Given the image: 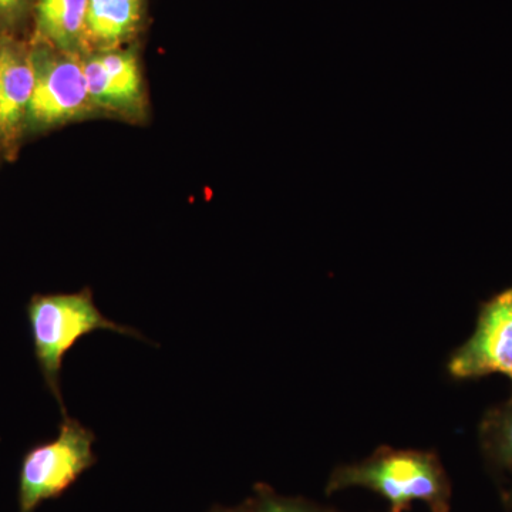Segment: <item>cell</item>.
<instances>
[{
  "mask_svg": "<svg viewBox=\"0 0 512 512\" xmlns=\"http://www.w3.org/2000/svg\"><path fill=\"white\" fill-rule=\"evenodd\" d=\"M101 66L104 67L117 89L130 101L138 116L144 113L146 94H144L143 76L140 64L133 50L113 49L106 52H96Z\"/></svg>",
  "mask_w": 512,
  "mask_h": 512,
  "instance_id": "obj_9",
  "label": "cell"
},
{
  "mask_svg": "<svg viewBox=\"0 0 512 512\" xmlns=\"http://www.w3.org/2000/svg\"><path fill=\"white\" fill-rule=\"evenodd\" d=\"M87 0H36L35 40L64 53L83 56Z\"/></svg>",
  "mask_w": 512,
  "mask_h": 512,
  "instance_id": "obj_8",
  "label": "cell"
},
{
  "mask_svg": "<svg viewBox=\"0 0 512 512\" xmlns=\"http://www.w3.org/2000/svg\"><path fill=\"white\" fill-rule=\"evenodd\" d=\"M96 434L69 414L55 440L30 448L20 466L18 512H36L49 500L62 497L96 464Z\"/></svg>",
  "mask_w": 512,
  "mask_h": 512,
  "instance_id": "obj_3",
  "label": "cell"
},
{
  "mask_svg": "<svg viewBox=\"0 0 512 512\" xmlns=\"http://www.w3.org/2000/svg\"><path fill=\"white\" fill-rule=\"evenodd\" d=\"M144 0H87L83 53L120 49L143 22Z\"/></svg>",
  "mask_w": 512,
  "mask_h": 512,
  "instance_id": "obj_7",
  "label": "cell"
},
{
  "mask_svg": "<svg viewBox=\"0 0 512 512\" xmlns=\"http://www.w3.org/2000/svg\"><path fill=\"white\" fill-rule=\"evenodd\" d=\"M30 8V0H0V36H10Z\"/></svg>",
  "mask_w": 512,
  "mask_h": 512,
  "instance_id": "obj_12",
  "label": "cell"
},
{
  "mask_svg": "<svg viewBox=\"0 0 512 512\" xmlns=\"http://www.w3.org/2000/svg\"><path fill=\"white\" fill-rule=\"evenodd\" d=\"M456 379L500 373L512 382V288L485 303L471 338L448 362Z\"/></svg>",
  "mask_w": 512,
  "mask_h": 512,
  "instance_id": "obj_5",
  "label": "cell"
},
{
  "mask_svg": "<svg viewBox=\"0 0 512 512\" xmlns=\"http://www.w3.org/2000/svg\"><path fill=\"white\" fill-rule=\"evenodd\" d=\"M487 457L503 468H512V397L503 406L490 410L480 429Z\"/></svg>",
  "mask_w": 512,
  "mask_h": 512,
  "instance_id": "obj_10",
  "label": "cell"
},
{
  "mask_svg": "<svg viewBox=\"0 0 512 512\" xmlns=\"http://www.w3.org/2000/svg\"><path fill=\"white\" fill-rule=\"evenodd\" d=\"M245 512H340L335 508L301 497H285L265 484L255 487V495L245 501Z\"/></svg>",
  "mask_w": 512,
  "mask_h": 512,
  "instance_id": "obj_11",
  "label": "cell"
},
{
  "mask_svg": "<svg viewBox=\"0 0 512 512\" xmlns=\"http://www.w3.org/2000/svg\"><path fill=\"white\" fill-rule=\"evenodd\" d=\"M35 84L30 99L26 136L45 133L93 113L82 56L32 43Z\"/></svg>",
  "mask_w": 512,
  "mask_h": 512,
  "instance_id": "obj_4",
  "label": "cell"
},
{
  "mask_svg": "<svg viewBox=\"0 0 512 512\" xmlns=\"http://www.w3.org/2000/svg\"><path fill=\"white\" fill-rule=\"evenodd\" d=\"M356 487L382 495L390 512L412 510L419 501L431 512H450V478L433 451L380 447L359 463L335 468L326 484V494Z\"/></svg>",
  "mask_w": 512,
  "mask_h": 512,
  "instance_id": "obj_1",
  "label": "cell"
},
{
  "mask_svg": "<svg viewBox=\"0 0 512 512\" xmlns=\"http://www.w3.org/2000/svg\"><path fill=\"white\" fill-rule=\"evenodd\" d=\"M26 312L37 365L47 389L59 403L63 417L67 416L60 384L63 359L80 339L99 330L146 339L137 329L120 325L104 316L94 303L93 292L89 288L76 293L32 296Z\"/></svg>",
  "mask_w": 512,
  "mask_h": 512,
  "instance_id": "obj_2",
  "label": "cell"
},
{
  "mask_svg": "<svg viewBox=\"0 0 512 512\" xmlns=\"http://www.w3.org/2000/svg\"><path fill=\"white\" fill-rule=\"evenodd\" d=\"M35 84L32 45L0 36V153L18 154L26 136V119Z\"/></svg>",
  "mask_w": 512,
  "mask_h": 512,
  "instance_id": "obj_6",
  "label": "cell"
},
{
  "mask_svg": "<svg viewBox=\"0 0 512 512\" xmlns=\"http://www.w3.org/2000/svg\"><path fill=\"white\" fill-rule=\"evenodd\" d=\"M210 512H245V503L241 505H237V507H217L212 508Z\"/></svg>",
  "mask_w": 512,
  "mask_h": 512,
  "instance_id": "obj_13",
  "label": "cell"
},
{
  "mask_svg": "<svg viewBox=\"0 0 512 512\" xmlns=\"http://www.w3.org/2000/svg\"><path fill=\"white\" fill-rule=\"evenodd\" d=\"M504 501L508 507L512 508V487L507 491V493L504 494Z\"/></svg>",
  "mask_w": 512,
  "mask_h": 512,
  "instance_id": "obj_14",
  "label": "cell"
}]
</instances>
